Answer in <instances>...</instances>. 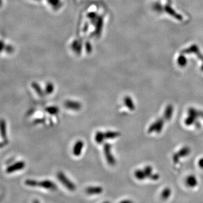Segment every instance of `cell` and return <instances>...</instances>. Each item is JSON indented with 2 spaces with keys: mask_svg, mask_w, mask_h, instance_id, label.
<instances>
[{
  "mask_svg": "<svg viewBox=\"0 0 203 203\" xmlns=\"http://www.w3.org/2000/svg\"><path fill=\"white\" fill-rule=\"evenodd\" d=\"M105 140L104 138V133L98 131L96 133V134L95 136V142L98 143V144H101Z\"/></svg>",
  "mask_w": 203,
  "mask_h": 203,
  "instance_id": "cell-10",
  "label": "cell"
},
{
  "mask_svg": "<svg viewBox=\"0 0 203 203\" xmlns=\"http://www.w3.org/2000/svg\"><path fill=\"white\" fill-rule=\"evenodd\" d=\"M143 171L145 172L146 176H149L151 174L152 169H151V168L150 167H147L145 169V170Z\"/></svg>",
  "mask_w": 203,
  "mask_h": 203,
  "instance_id": "cell-16",
  "label": "cell"
},
{
  "mask_svg": "<svg viewBox=\"0 0 203 203\" xmlns=\"http://www.w3.org/2000/svg\"><path fill=\"white\" fill-rule=\"evenodd\" d=\"M104 152L107 162L110 165H115L116 160L111 153V145L109 143H106L104 145Z\"/></svg>",
  "mask_w": 203,
  "mask_h": 203,
  "instance_id": "cell-2",
  "label": "cell"
},
{
  "mask_svg": "<svg viewBox=\"0 0 203 203\" xmlns=\"http://www.w3.org/2000/svg\"><path fill=\"white\" fill-rule=\"evenodd\" d=\"M57 178L63 185L71 191H74L76 190V186L72 182H71L66 176L62 172L57 173Z\"/></svg>",
  "mask_w": 203,
  "mask_h": 203,
  "instance_id": "cell-1",
  "label": "cell"
},
{
  "mask_svg": "<svg viewBox=\"0 0 203 203\" xmlns=\"http://www.w3.org/2000/svg\"><path fill=\"white\" fill-rule=\"evenodd\" d=\"M45 111L47 112L48 114L50 115H54L57 114L59 111V109L57 107L55 106H50L48 107L45 109Z\"/></svg>",
  "mask_w": 203,
  "mask_h": 203,
  "instance_id": "cell-11",
  "label": "cell"
},
{
  "mask_svg": "<svg viewBox=\"0 0 203 203\" xmlns=\"http://www.w3.org/2000/svg\"><path fill=\"white\" fill-rule=\"evenodd\" d=\"M199 165L200 168H203V159H200L199 160Z\"/></svg>",
  "mask_w": 203,
  "mask_h": 203,
  "instance_id": "cell-18",
  "label": "cell"
},
{
  "mask_svg": "<svg viewBox=\"0 0 203 203\" xmlns=\"http://www.w3.org/2000/svg\"><path fill=\"white\" fill-rule=\"evenodd\" d=\"M83 147V142L81 140L77 141L73 147V154L75 156H80L81 154Z\"/></svg>",
  "mask_w": 203,
  "mask_h": 203,
  "instance_id": "cell-5",
  "label": "cell"
},
{
  "mask_svg": "<svg viewBox=\"0 0 203 203\" xmlns=\"http://www.w3.org/2000/svg\"><path fill=\"white\" fill-rule=\"evenodd\" d=\"M53 90H54L53 85L52 83H48L47 86V88H46V90H45L46 93L47 94H52L53 92Z\"/></svg>",
  "mask_w": 203,
  "mask_h": 203,
  "instance_id": "cell-15",
  "label": "cell"
},
{
  "mask_svg": "<svg viewBox=\"0 0 203 203\" xmlns=\"http://www.w3.org/2000/svg\"><path fill=\"white\" fill-rule=\"evenodd\" d=\"M103 191V188L100 186L89 187L86 189V193L88 195H98L102 193Z\"/></svg>",
  "mask_w": 203,
  "mask_h": 203,
  "instance_id": "cell-6",
  "label": "cell"
},
{
  "mask_svg": "<svg viewBox=\"0 0 203 203\" xmlns=\"http://www.w3.org/2000/svg\"><path fill=\"white\" fill-rule=\"evenodd\" d=\"M32 86H33V88L35 90V91L39 95V96H40V97H43L44 96V93L43 91L42 90L41 88L40 87V86L38 84H37L36 83H33V85H32Z\"/></svg>",
  "mask_w": 203,
  "mask_h": 203,
  "instance_id": "cell-14",
  "label": "cell"
},
{
  "mask_svg": "<svg viewBox=\"0 0 203 203\" xmlns=\"http://www.w3.org/2000/svg\"><path fill=\"white\" fill-rule=\"evenodd\" d=\"M170 193H171V192H170V190H169V189L165 190L163 192V193H162V194H163V195H162L163 198H168V197L169 196Z\"/></svg>",
  "mask_w": 203,
  "mask_h": 203,
  "instance_id": "cell-17",
  "label": "cell"
},
{
  "mask_svg": "<svg viewBox=\"0 0 203 203\" xmlns=\"http://www.w3.org/2000/svg\"><path fill=\"white\" fill-rule=\"evenodd\" d=\"M36 186L44 188L49 190L54 191L57 189V186L55 183L52 182L50 180H44L41 182L37 181Z\"/></svg>",
  "mask_w": 203,
  "mask_h": 203,
  "instance_id": "cell-3",
  "label": "cell"
},
{
  "mask_svg": "<svg viewBox=\"0 0 203 203\" xmlns=\"http://www.w3.org/2000/svg\"><path fill=\"white\" fill-rule=\"evenodd\" d=\"M104 134L105 139H114V138L119 137L120 135V133L118 131H107L104 133Z\"/></svg>",
  "mask_w": 203,
  "mask_h": 203,
  "instance_id": "cell-8",
  "label": "cell"
},
{
  "mask_svg": "<svg viewBox=\"0 0 203 203\" xmlns=\"http://www.w3.org/2000/svg\"><path fill=\"white\" fill-rule=\"evenodd\" d=\"M64 106L69 109H72L73 111H79L81 109V104L76 101L73 100H67L64 103Z\"/></svg>",
  "mask_w": 203,
  "mask_h": 203,
  "instance_id": "cell-4",
  "label": "cell"
},
{
  "mask_svg": "<svg viewBox=\"0 0 203 203\" xmlns=\"http://www.w3.org/2000/svg\"><path fill=\"white\" fill-rule=\"evenodd\" d=\"M124 102L125 106L131 111H133L135 109V106H134V103L131 98L129 97H125Z\"/></svg>",
  "mask_w": 203,
  "mask_h": 203,
  "instance_id": "cell-9",
  "label": "cell"
},
{
  "mask_svg": "<svg viewBox=\"0 0 203 203\" xmlns=\"http://www.w3.org/2000/svg\"><path fill=\"white\" fill-rule=\"evenodd\" d=\"M25 167V163L23 162H16V164H13L11 167L9 168L7 171L9 173L15 172L16 171H19L23 169Z\"/></svg>",
  "mask_w": 203,
  "mask_h": 203,
  "instance_id": "cell-7",
  "label": "cell"
},
{
  "mask_svg": "<svg viewBox=\"0 0 203 203\" xmlns=\"http://www.w3.org/2000/svg\"><path fill=\"white\" fill-rule=\"evenodd\" d=\"M187 184L190 187H195L197 185V180L196 178L193 176H189L187 179Z\"/></svg>",
  "mask_w": 203,
  "mask_h": 203,
  "instance_id": "cell-12",
  "label": "cell"
},
{
  "mask_svg": "<svg viewBox=\"0 0 203 203\" xmlns=\"http://www.w3.org/2000/svg\"><path fill=\"white\" fill-rule=\"evenodd\" d=\"M135 177L140 180H142L144 178H145L146 177V174L145 173V172L143 171H141V170H137L134 173Z\"/></svg>",
  "mask_w": 203,
  "mask_h": 203,
  "instance_id": "cell-13",
  "label": "cell"
}]
</instances>
